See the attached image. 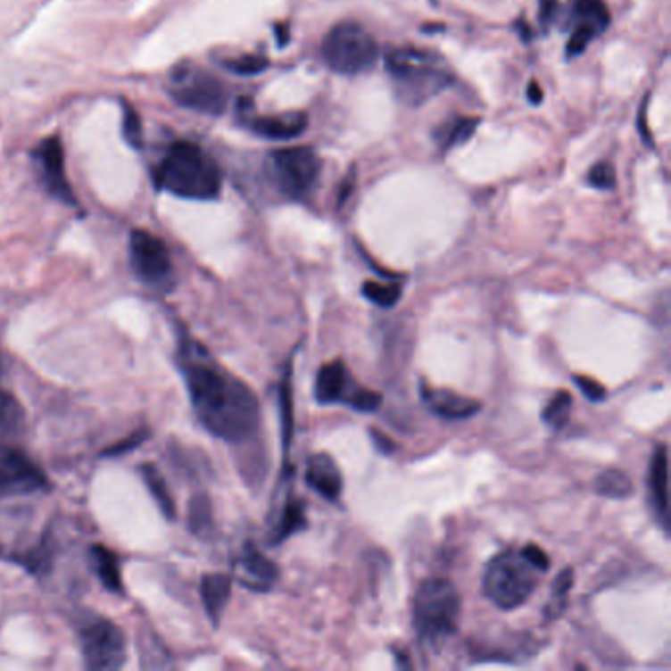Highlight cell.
Wrapping results in <instances>:
<instances>
[{
  "mask_svg": "<svg viewBox=\"0 0 671 671\" xmlns=\"http://www.w3.org/2000/svg\"><path fill=\"white\" fill-rule=\"evenodd\" d=\"M178 364L191 406L207 431L228 443H243L256 434L261 406L251 386L220 367L194 339L179 343Z\"/></svg>",
  "mask_w": 671,
  "mask_h": 671,
  "instance_id": "6da1fadb",
  "label": "cell"
},
{
  "mask_svg": "<svg viewBox=\"0 0 671 671\" xmlns=\"http://www.w3.org/2000/svg\"><path fill=\"white\" fill-rule=\"evenodd\" d=\"M220 184L223 178L215 160L191 142L174 144L156 170L158 189L181 199H215Z\"/></svg>",
  "mask_w": 671,
  "mask_h": 671,
  "instance_id": "7a4b0ae2",
  "label": "cell"
},
{
  "mask_svg": "<svg viewBox=\"0 0 671 671\" xmlns=\"http://www.w3.org/2000/svg\"><path fill=\"white\" fill-rule=\"evenodd\" d=\"M386 71L394 81L398 97L419 107L453 83L443 57L421 47H394L386 54Z\"/></svg>",
  "mask_w": 671,
  "mask_h": 671,
  "instance_id": "3957f363",
  "label": "cell"
},
{
  "mask_svg": "<svg viewBox=\"0 0 671 671\" xmlns=\"http://www.w3.org/2000/svg\"><path fill=\"white\" fill-rule=\"evenodd\" d=\"M461 597L447 579L431 577L419 584L414 599V630L421 644L437 648L459 626Z\"/></svg>",
  "mask_w": 671,
  "mask_h": 671,
  "instance_id": "277c9868",
  "label": "cell"
},
{
  "mask_svg": "<svg viewBox=\"0 0 671 671\" xmlns=\"http://www.w3.org/2000/svg\"><path fill=\"white\" fill-rule=\"evenodd\" d=\"M540 573L522 550H506L486 563L483 594L496 609L514 610L532 597Z\"/></svg>",
  "mask_w": 671,
  "mask_h": 671,
  "instance_id": "5b68a950",
  "label": "cell"
},
{
  "mask_svg": "<svg viewBox=\"0 0 671 671\" xmlns=\"http://www.w3.org/2000/svg\"><path fill=\"white\" fill-rule=\"evenodd\" d=\"M321 54L335 73L359 75L375 67L378 46L360 24L339 22L325 36Z\"/></svg>",
  "mask_w": 671,
  "mask_h": 671,
  "instance_id": "8992f818",
  "label": "cell"
},
{
  "mask_svg": "<svg viewBox=\"0 0 671 671\" xmlns=\"http://www.w3.org/2000/svg\"><path fill=\"white\" fill-rule=\"evenodd\" d=\"M79 644L87 669L112 671L127 661V638L112 620L101 615H83L78 622Z\"/></svg>",
  "mask_w": 671,
  "mask_h": 671,
  "instance_id": "52a82bcc",
  "label": "cell"
},
{
  "mask_svg": "<svg viewBox=\"0 0 671 671\" xmlns=\"http://www.w3.org/2000/svg\"><path fill=\"white\" fill-rule=\"evenodd\" d=\"M278 189L292 199H302L315 187L321 174V158L308 146L280 148L270 154Z\"/></svg>",
  "mask_w": 671,
  "mask_h": 671,
  "instance_id": "ba28073f",
  "label": "cell"
},
{
  "mask_svg": "<svg viewBox=\"0 0 671 671\" xmlns=\"http://www.w3.org/2000/svg\"><path fill=\"white\" fill-rule=\"evenodd\" d=\"M315 398L319 404H344L357 411H375L382 404L378 392L360 386L343 360L327 362L319 369Z\"/></svg>",
  "mask_w": 671,
  "mask_h": 671,
  "instance_id": "9c48e42d",
  "label": "cell"
},
{
  "mask_svg": "<svg viewBox=\"0 0 671 671\" xmlns=\"http://www.w3.org/2000/svg\"><path fill=\"white\" fill-rule=\"evenodd\" d=\"M130 268L140 282L152 287H164L174 274L164 241L142 228L130 235Z\"/></svg>",
  "mask_w": 671,
  "mask_h": 671,
  "instance_id": "30bf717a",
  "label": "cell"
},
{
  "mask_svg": "<svg viewBox=\"0 0 671 671\" xmlns=\"http://www.w3.org/2000/svg\"><path fill=\"white\" fill-rule=\"evenodd\" d=\"M47 486L46 475L24 453L0 443V498L34 494Z\"/></svg>",
  "mask_w": 671,
  "mask_h": 671,
  "instance_id": "8fae6325",
  "label": "cell"
},
{
  "mask_svg": "<svg viewBox=\"0 0 671 671\" xmlns=\"http://www.w3.org/2000/svg\"><path fill=\"white\" fill-rule=\"evenodd\" d=\"M174 101L181 107L205 112V114H223L228 103V93L225 85L213 75L199 73L184 87L174 91Z\"/></svg>",
  "mask_w": 671,
  "mask_h": 671,
  "instance_id": "7c38bea8",
  "label": "cell"
},
{
  "mask_svg": "<svg viewBox=\"0 0 671 671\" xmlns=\"http://www.w3.org/2000/svg\"><path fill=\"white\" fill-rule=\"evenodd\" d=\"M36 158L37 164H40L42 179L47 194L55 197L57 201H62V203H75L71 186L65 178V158L60 138H46L40 144V148L36 150Z\"/></svg>",
  "mask_w": 671,
  "mask_h": 671,
  "instance_id": "4fadbf2b",
  "label": "cell"
},
{
  "mask_svg": "<svg viewBox=\"0 0 671 671\" xmlns=\"http://www.w3.org/2000/svg\"><path fill=\"white\" fill-rule=\"evenodd\" d=\"M235 571L243 587L256 592L270 591L280 575L276 565L254 543H244L235 561Z\"/></svg>",
  "mask_w": 671,
  "mask_h": 671,
  "instance_id": "5bb4252c",
  "label": "cell"
},
{
  "mask_svg": "<svg viewBox=\"0 0 671 671\" xmlns=\"http://www.w3.org/2000/svg\"><path fill=\"white\" fill-rule=\"evenodd\" d=\"M419 396L431 414L441 419H449V421L468 419L481 411V402L478 400L461 396L451 390L434 388V386H429L427 382H421Z\"/></svg>",
  "mask_w": 671,
  "mask_h": 671,
  "instance_id": "9a60e30c",
  "label": "cell"
},
{
  "mask_svg": "<svg viewBox=\"0 0 671 671\" xmlns=\"http://www.w3.org/2000/svg\"><path fill=\"white\" fill-rule=\"evenodd\" d=\"M305 485H308L313 493H318L321 498H325V501H339V496L343 494V475L331 455L315 453L308 459V467H305Z\"/></svg>",
  "mask_w": 671,
  "mask_h": 671,
  "instance_id": "2e32d148",
  "label": "cell"
},
{
  "mask_svg": "<svg viewBox=\"0 0 671 671\" xmlns=\"http://www.w3.org/2000/svg\"><path fill=\"white\" fill-rule=\"evenodd\" d=\"M648 496L651 510L659 520L661 530L667 532L669 528V502H667V447L658 445L654 449L650 461V475H648Z\"/></svg>",
  "mask_w": 671,
  "mask_h": 671,
  "instance_id": "e0dca14e",
  "label": "cell"
},
{
  "mask_svg": "<svg viewBox=\"0 0 671 671\" xmlns=\"http://www.w3.org/2000/svg\"><path fill=\"white\" fill-rule=\"evenodd\" d=\"M246 124L266 140H294L308 128V117L303 112H286L276 117H254Z\"/></svg>",
  "mask_w": 671,
  "mask_h": 671,
  "instance_id": "ac0fdd59",
  "label": "cell"
},
{
  "mask_svg": "<svg viewBox=\"0 0 671 671\" xmlns=\"http://www.w3.org/2000/svg\"><path fill=\"white\" fill-rule=\"evenodd\" d=\"M231 577L223 573L205 575L203 581H201V601H203L207 615L215 626L227 609L228 599H231Z\"/></svg>",
  "mask_w": 671,
  "mask_h": 671,
  "instance_id": "d6986e66",
  "label": "cell"
},
{
  "mask_svg": "<svg viewBox=\"0 0 671 671\" xmlns=\"http://www.w3.org/2000/svg\"><path fill=\"white\" fill-rule=\"evenodd\" d=\"M569 24L591 26L597 34H602L610 24V12L602 0H571Z\"/></svg>",
  "mask_w": 671,
  "mask_h": 671,
  "instance_id": "ffe728a7",
  "label": "cell"
},
{
  "mask_svg": "<svg viewBox=\"0 0 671 671\" xmlns=\"http://www.w3.org/2000/svg\"><path fill=\"white\" fill-rule=\"evenodd\" d=\"M89 558H91V567L95 573H97L103 587L111 592H122L120 563L117 559V555L104 548V545L97 543V545H91Z\"/></svg>",
  "mask_w": 671,
  "mask_h": 671,
  "instance_id": "44dd1931",
  "label": "cell"
},
{
  "mask_svg": "<svg viewBox=\"0 0 671 671\" xmlns=\"http://www.w3.org/2000/svg\"><path fill=\"white\" fill-rule=\"evenodd\" d=\"M308 528V518H305V506L295 496H287L286 504L280 510V518L274 526L272 543H280L290 538V535Z\"/></svg>",
  "mask_w": 671,
  "mask_h": 671,
  "instance_id": "7402d4cb",
  "label": "cell"
},
{
  "mask_svg": "<svg viewBox=\"0 0 671 671\" xmlns=\"http://www.w3.org/2000/svg\"><path fill=\"white\" fill-rule=\"evenodd\" d=\"M26 424V411L11 392L0 390V439H8L21 434Z\"/></svg>",
  "mask_w": 671,
  "mask_h": 671,
  "instance_id": "603a6c76",
  "label": "cell"
},
{
  "mask_svg": "<svg viewBox=\"0 0 671 671\" xmlns=\"http://www.w3.org/2000/svg\"><path fill=\"white\" fill-rule=\"evenodd\" d=\"M476 127H478V119L457 117V119L447 120L445 124L437 127V130L434 132V137H435V140H437L441 148L449 150L453 146H459V144H465L468 138L473 137Z\"/></svg>",
  "mask_w": 671,
  "mask_h": 671,
  "instance_id": "cb8c5ba5",
  "label": "cell"
},
{
  "mask_svg": "<svg viewBox=\"0 0 671 671\" xmlns=\"http://www.w3.org/2000/svg\"><path fill=\"white\" fill-rule=\"evenodd\" d=\"M140 473H142L144 483H146V486H148L150 494L154 496V501L162 510V514H164L168 520H171V518L176 516V504H174V498H171V493H170V488L166 485V478L162 476V473L152 463L142 465Z\"/></svg>",
  "mask_w": 671,
  "mask_h": 671,
  "instance_id": "d4e9b609",
  "label": "cell"
},
{
  "mask_svg": "<svg viewBox=\"0 0 671 671\" xmlns=\"http://www.w3.org/2000/svg\"><path fill=\"white\" fill-rule=\"evenodd\" d=\"M594 493L607 498H626L632 493V481L620 468H607L594 478Z\"/></svg>",
  "mask_w": 671,
  "mask_h": 671,
  "instance_id": "484cf974",
  "label": "cell"
},
{
  "mask_svg": "<svg viewBox=\"0 0 671 671\" xmlns=\"http://www.w3.org/2000/svg\"><path fill=\"white\" fill-rule=\"evenodd\" d=\"M573 569L567 567L563 569L558 577L553 581L551 587V599L548 605H545V618L555 620L563 615L565 607H567V599H569V591L573 587Z\"/></svg>",
  "mask_w": 671,
  "mask_h": 671,
  "instance_id": "4316f807",
  "label": "cell"
},
{
  "mask_svg": "<svg viewBox=\"0 0 671 671\" xmlns=\"http://www.w3.org/2000/svg\"><path fill=\"white\" fill-rule=\"evenodd\" d=\"M571 408H573V398L569 392H558L548 404H545L543 411H542V419L543 424L551 427L553 431H558L561 427L567 426L569 421V416H571Z\"/></svg>",
  "mask_w": 671,
  "mask_h": 671,
  "instance_id": "83f0119b",
  "label": "cell"
},
{
  "mask_svg": "<svg viewBox=\"0 0 671 671\" xmlns=\"http://www.w3.org/2000/svg\"><path fill=\"white\" fill-rule=\"evenodd\" d=\"M280 416H282L284 455H287L290 453V445L294 439V404H292V386H290V367L286 369V375L280 386Z\"/></svg>",
  "mask_w": 671,
  "mask_h": 671,
  "instance_id": "f1b7e54d",
  "label": "cell"
},
{
  "mask_svg": "<svg viewBox=\"0 0 671 671\" xmlns=\"http://www.w3.org/2000/svg\"><path fill=\"white\" fill-rule=\"evenodd\" d=\"M189 528L201 538H207L213 532V514L207 496H195L189 504Z\"/></svg>",
  "mask_w": 671,
  "mask_h": 671,
  "instance_id": "f546056e",
  "label": "cell"
},
{
  "mask_svg": "<svg viewBox=\"0 0 671 671\" xmlns=\"http://www.w3.org/2000/svg\"><path fill=\"white\" fill-rule=\"evenodd\" d=\"M362 295L367 297L369 302L378 305V308L388 310L400 302L402 286L400 284H378L370 280V282H364Z\"/></svg>",
  "mask_w": 671,
  "mask_h": 671,
  "instance_id": "4dcf8cb0",
  "label": "cell"
},
{
  "mask_svg": "<svg viewBox=\"0 0 671 671\" xmlns=\"http://www.w3.org/2000/svg\"><path fill=\"white\" fill-rule=\"evenodd\" d=\"M268 65H270L268 57L258 54H248L225 62V67L228 71H233L235 75H243V78H253V75L262 73L268 70Z\"/></svg>",
  "mask_w": 671,
  "mask_h": 671,
  "instance_id": "1f68e13d",
  "label": "cell"
},
{
  "mask_svg": "<svg viewBox=\"0 0 671 671\" xmlns=\"http://www.w3.org/2000/svg\"><path fill=\"white\" fill-rule=\"evenodd\" d=\"M122 137L127 140L132 148H140L142 146V120L138 117V112L134 111L132 104L124 103L122 104Z\"/></svg>",
  "mask_w": 671,
  "mask_h": 671,
  "instance_id": "d6a6232c",
  "label": "cell"
},
{
  "mask_svg": "<svg viewBox=\"0 0 671 671\" xmlns=\"http://www.w3.org/2000/svg\"><path fill=\"white\" fill-rule=\"evenodd\" d=\"M50 561H52V555H50V543L47 542L36 545L32 551H28L21 558V563L26 565V569L36 575H44L47 569H50Z\"/></svg>",
  "mask_w": 671,
  "mask_h": 671,
  "instance_id": "836d02e7",
  "label": "cell"
},
{
  "mask_svg": "<svg viewBox=\"0 0 671 671\" xmlns=\"http://www.w3.org/2000/svg\"><path fill=\"white\" fill-rule=\"evenodd\" d=\"M589 184L601 191H612L617 187V171L610 162H599L589 171Z\"/></svg>",
  "mask_w": 671,
  "mask_h": 671,
  "instance_id": "e575fe53",
  "label": "cell"
},
{
  "mask_svg": "<svg viewBox=\"0 0 671 671\" xmlns=\"http://www.w3.org/2000/svg\"><path fill=\"white\" fill-rule=\"evenodd\" d=\"M597 36H599L597 30H592L591 26H575L569 42H567V57H569V60H571V57L581 55L584 50H587L589 44Z\"/></svg>",
  "mask_w": 671,
  "mask_h": 671,
  "instance_id": "d590c367",
  "label": "cell"
},
{
  "mask_svg": "<svg viewBox=\"0 0 671 671\" xmlns=\"http://www.w3.org/2000/svg\"><path fill=\"white\" fill-rule=\"evenodd\" d=\"M573 382L583 392V396L591 402H602L607 398V390L602 388V385H599L597 380L577 375V377H573Z\"/></svg>",
  "mask_w": 671,
  "mask_h": 671,
  "instance_id": "8d00e7d4",
  "label": "cell"
},
{
  "mask_svg": "<svg viewBox=\"0 0 671 671\" xmlns=\"http://www.w3.org/2000/svg\"><path fill=\"white\" fill-rule=\"evenodd\" d=\"M559 16V0H540V26L542 30L548 34L551 30V26L555 24Z\"/></svg>",
  "mask_w": 671,
  "mask_h": 671,
  "instance_id": "74e56055",
  "label": "cell"
},
{
  "mask_svg": "<svg viewBox=\"0 0 671 671\" xmlns=\"http://www.w3.org/2000/svg\"><path fill=\"white\" fill-rule=\"evenodd\" d=\"M144 439H146V431L140 429V431H137V434H132L127 439H122L120 443L109 447L107 451H104V455H122V453H128V451H132L134 447H138Z\"/></svg>",
  "mask_w": 671,
  "mask_h": 671,
  "instance_id": "f35d334b",
  "label": "cell"
},
{
  "mask_svg": "<svg viewBox=\"0 0 671 671\" xmlns=\"http://www.w3.org/2000/svg\"><path fill=\"white\" fill-rule=\"evenodd\" d=\"M522 551L526 553V555H528V559L535 565V567H538L542 573H545V571H548L550 569V555L548 553H545L542 548H538V545H534V543H530V545H526V548H522Z\"/></svg>",
  "mask_w": 671,
  "mask_h": 671,
  "instance_id": "ab89813d",
  "label": "cell"
},
{
  "mask_svg": "<svg viewBox=\"0 0 671 671\" xmlns=\"http://www.w3.org/2000/svg\"><path fill=\"white\" fill-rule=\"evenodd\" d=\"M370 439L375 441V445H377V449H378L380 453L390 455V453L396 451V443H394V441L388 439V435L380 434L378 429H370Z\"/></svg>",
  "mask_w": 671,
  "mask_h": 671,
  "instance_id": "60d3db41",
  "label": "cell"
},
{
  "mask_svg": "<svg viewBox=\"0 0 671 671\" xmlns=\"http://www.w3.org/2000/svg\"><path fill=\"white\" fill-rule=\"evenodd\" d=\"M526 95H528V101L532 104H540L543 101V91H542V87L535 81H532L528 85V93H526Z\"/></svg>",
  "mask_w": 671,
  "mask_h": 671,
  "instance_id": "b9f144b4",
  "label": "cell"
},
{
  "mask_svg": "<svg viewBox=\"0 0 671 671\" xmlns=\"http://www.w3.org/2000/svg\"><path fill=\"white\" fill-rule=\"evenodd\" d=\"M274 32H276V44L280 46V47H284L287 42H290V34H287V26L286 24H278L274 28Z\"/></svg>",
  "mask_w": 671,
  "mask_h": 671,
  "instance_id": "7bdbcfd3",
  "label": "cell"
},
{
  "mask_svg": "<svg viewBox=\"0 0 671 671\" xmlns=\"http://www.w3.org/2000/svg\"><path fill=\"white\" fill-rule=\"evenodd\" d=\"M516 28H518V30H520V32H522L520 36L524 37V40H530V37H532V32L528 30V26H526L524 22H518V24H516Z\"/></svg>",
  "mask_w": 671,
  "mask_h": 671,
  "instance_id": "ee69618b",
  "label": "cell"
}]
</instances>
